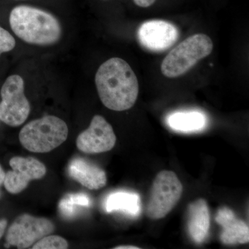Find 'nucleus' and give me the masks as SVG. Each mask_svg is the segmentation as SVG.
I'll use <instances>...</instances> for the list:
<instances>
[{
	"label": "nucleus",
	"instance_id": "0eeeda50",
	"mask_svg": "<svg viewBox=\"0 0 249 249\" xmlns=\"http://www.w3.org/2000/svg\"><path fill=\"white\" fill-rule=\"evenodd\" d=\"M54 229L53 222L47 218L21 214L8 229L6 243L18 249L30 248L42 237L51 235Z\"/></svg>",
	"mask_w": 249,
	"mask_h": 249
},
{
	"label": "nucleus",
	"instance_id": "6e6552de",
	"mask_svg": "<svg viewBox=\"0 0 249 249\" xmlns=\"http://www.w3.org/2000/svg\"><path fill=\"white\" fill-rule=\"evenodd\" d=\"M179 31L175 24L163 19H152L142 23L137 31L139 43L152 52H163L176 43Z\"/></svg>",
	"mask_w": 249,
	"mask_h": 249
},
{
	"label": "nucleus",
	"instance_id": "412c9836",
	"mask_svg": "<svg viewBox=\"0 0 249 249\" xmlns=\"http://www.w3.org/2000/svg\"><path fill=\"white\" fill-rule=\"evenodd\" d=\"M5 174L6 173H4V170H3L1 165H0V188L4 184ZM0 196H1V192H0Z\"/></svg>",
	"mask_w": 249,
	"mask_h": 249
},
{
	"label": "nucleus",
	"instance_id": "1a4fd4ad",
	"mask_svg": "<svg viewBox=\"0 0 249 249\" xmlns=\"http://www.w3.org/2000/svg\"><path fill=\"white\" fill-rule=\"evenodd\" d=\"M12 170L5 174L4 186L11 194L24 191L33 180L45 176V165L34 157H13L9 161Z\"/></svg>",
	"mask_w": 249,
	"mask_h": 249
},
{
	"label": "nucleus",
	"instance_id": "f257e3e1",
	"mask_svg": "<svg viewBox=\"0 0 249 249\" xmlns=\"http://www.w3.org/2000/svg\"><path fill=\"white\" fill-rule=\"evenodd\" d=\"M98 96L108 109L127 110L138 98L137 76L129 64L120 58H111L98 68L95 76Z\"/></svg>",
	"mask_w": 249,
	"mask_h": 249
},
{
	"label": "nucleus",
	"instance_id": "ddd939ff",
	"mask_svg": "<svg viewBox=\"0 0 249 249\" xmlns=\"http://www.w3.org/2000/svg\"><path fill=\"white\" fill-rule=\"evenodd\" d=\"M210 228V213L207 202L199 199L188 206V229L191 238L196 243H202Z\"/></svg>",
	"mask_w": 249,
	"mask_h": 249
},
{
	"label": "nucleus",
	"instance_id": "6ab92c4d",
	"mask_svg": "<svg viewBox=\"0 0 249 249\" xmlns=\"http://www.w3.org/2000/svg\"><path fill=\"white\" fill-rule=\"evenodd\" d=\"M134 4L142 9L151 7L157 2V0H132Z\"/></svg>",
	"mask_w": 249,
	"mask_h": 249
},
{
	"label": "nucleus",
	"instance_id": "4be33fe9",
	"mask_svg": "<svg viewBox=\"0 0 249 249\" xmlns=\"http://www.w3.org/2000/svg\"><path fill=\"white\" fill-rule=\"evenodd\" d=\"M115 249H139V247H135V246L131 245H123L118 246V247L114 248Z\"/></svg>",
	"mask_w": 249,
	"mask_h": 249
},
{
	"label": "nucleus",
	"instance_id": "4468645a",
	"mask_svg": "<svg viewBox=\"0 0 249 249\" xmlns=\"http://www.w3.org/2000/svg\"><path fill=\"white\" fill-rule=\"evenodd\" d=\"M167 123L170 128L174 130L191 132L204 128L207 123V119L200 111H177L168 116Z\"/></svg>",
	"mask_w": 249,
	"mask_h": 249
},
{
	"label": "nucleus",
	"instance_id": "f8f14e48",
	"mask_svg": "<svg viewBox=\"0 0 249 249\" xmlns=\"http://www.w3.org/2000/svg\"><path fill=\"white\" fill-rule=\"evenodd\" d=\"M69 175L82 186L89 190H98L107 183L106 172L89 160L77 157L70 162Z\"/></svg>",
	"mask_w": 249,
	"mask_h": 249
},
{
	"label": "nucleus",
	"instance_id": "39448f33",
	"mask_svg": "<svg viewBox=\"0 0 249 249\" xmlns=\"http://www.w3.org/2000/svg\"><path fill=\"white\" fill-rule=\"evenodd\" d=\"M182 192V184L174 172L163 170L157 174L147 205V217L152 219L165 217L178 204Z\"/></svg>",
	"mask_w": 249,
	"mask_h": 249
},
{
	"label": "nucleus",
	"instance_id": "9d476101",
	"mask_svg": "<svg viewBox=\"0 0 249 249\" xmlns=\"http://www.w3.org/2000/svg\"><path fill=\"white\" fill-rule=\"evenodd\" d=\"M116 142V137L111 124L103 116L96 115L89 127L78 135L76 145L85 153L99 154L110 151Z\"/></svg>",
	"mask_w": 249,
	"mask_h": 249
},
{
	"label": "nucleus",
	"instance_id": "dca6fc26",
	"mask_svg": "<svg viewBox=\"0 0 249 249\" xmlns=\"http://www.w3.org/2000/svg\"><path fill=\"white\" fill-rule=\"evenodd\" d=\"M91 199L84 193L69 194L59 203V210L64 217L71 219L78 214L80 210L89 208Z\"/></svg>",
	"mask_w": 249,
	"mask_h": 249
},
{
	"label": "nucleus",
	"instance_id": "aec40b11",
	"mask_svg": "<svg viewBox=\"0 0 249 249\" xmlns=\"http://www.w3.org/2000/svg\"><path fill=\"white\" fill-rule=\"evenodd\" d=\"M6 226H7V221L5 219H1L0 220V239L4 235Z\"/></svg>",
	"mask_w": 249,
	"mask_h": 249
},
{
	"label": "nucleus",
	"instance_id": "2eb2a0df",
	"mask_svg": "<svg viewBox=\"0 0 249 249\" xmlns=\"http://www.w3.org/2000/svg\"><path fill=\"white\" fill-rule=\"evenodd\" d=\"M106 210L108 213L121 211L129 215L137 216L141 211L140 199L136 193L117 191L107 196Z\"/></svg>",
	"mask_w": 249,
	"mask_h": 249
},
{
	"label": "nucleus",
	"instance_id": "a211bd4d",
	"mask_svg": "<svg viewBox=\"0 0 249 249\" xmlns=\"http://www.w3.org/2000/svg\"><path fill=\"white\" fill-rule=\"evenodd\" d=\"M16 45L14 36L4 28L0 27V55L12 51Z\"/></svg>",
	"mask_w": 249,
	"mask_h": 249
},
{
	"label": "nucleus",
	"instance_id": "20e7f679",
	"mask_svg": "<svg viewBox=\"0 0 249 249\" xmlns=\"http://www.w3.org/2000/svg\"><path fill=\"white\" fill-rule=\"evenodd\" d=\"M213 49L211 37L206 34L189 36L170 52L162 62L163 76L177 78L184 74L199 60L209 56Z\"/></svg>",
	"mask_w": 249,
	"mask_h": 249
},
{
	"label": "nucleus",
	"instance_id": "f03ea898",
	"mask_svg": "<svg viewBox=\"0 0 249 249\" xmlns=\"http://www.w3.org/2000/svg\"><path fill=\"white\" fill-rule=\"evenodd\" d=\"M11 29L19 39L39 46L57 43L62 36V27L53 15L32 6H18L9 16Z\"/></svg>",
	"mask_w": 249,
	"mask_h": 249
},
{
	"label": "nucleus",
	"instance_id": "9b49d317",
	"mask_svg": "<svg viewBox=\"0 0 249 249\" xmlns=\"http://www.w3.org/2000/svg\"><path fill=\"white\" fill-rule=\"evenodd\" d=\"M215 221L222 227L220 240L224 245H233L248 243L249 229L247 223L239 219L229 208H220L216 214Z\"/></svg>",
	"mask_w": 249,
	"mask_h": 249
},
{
	"label": "nucleus",
	"instance_id": "f3484780",
	"mask_svg": "<svg viewBox=\"0 0 249 249\" xmlns=\"http://www.w3.org/2000/svg\"><path fill=\"white\" fill-rule=\"evenodd\" d=\"M69 243L63 237L58 235H47L33 245L34 249H66Z\"/></svg>",
	"mask_w": 249,
	"mask_h": 249
},
{
	"label": "nucleus",
	"instance_id": "7ed1b4c3",
	"mask_svg": "<svg viewBox=\"0 0 249 249\" xmlns=\"http://www.w3.org/2000/svg\"><path fill=\"white\" fill-rule=\"evenodd\" d=\"M66 123L55 116H45L25 124L19 134L24 148L36 153H46L60 146L68 137Z\"/></svg>",
	"mask_w": 249,
	"mask_h": 249
},
{
	"label": "nucleus",
	"instance_id": "423d86ee",
	"mask_svg": "<svg viewBox=\"0 0 249 249\" xmlns=\"http://www.w3.org/2000/svg\"><path fill=\"white\" fill-rule=\"evenodd\" d=\"M0 120L11 127L25 122L31 111L29 101L24 94V81L19 75L6 78L1 89Z\"/></svg>",
	"mask_w": 249,
	"mask_h": 249
}]
</instances>
